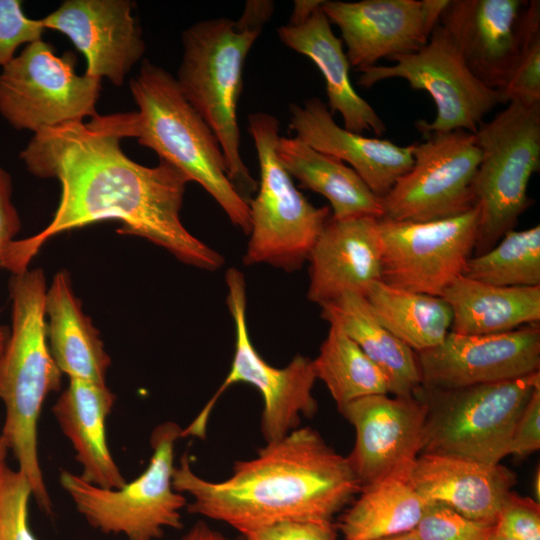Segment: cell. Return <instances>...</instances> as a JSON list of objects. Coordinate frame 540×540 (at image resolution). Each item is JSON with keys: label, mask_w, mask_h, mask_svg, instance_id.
<instances>
[{"label": "cell", "mask_w": 540, "mask_h": 540, "mask_svg": "<svg viewBox=\"0 0 540 540\" xmlns=\"http://www.w3.org/2000/svg\"><path fill=\"white\" fill-rule=\"evenodd\" d=\"M359 498L341 516L345 540H374L415 530L431 503L395 474L362 486Z\"/></svg>", "instance_id": "cell-29"}, {"label": "cell", "mask_w": 540, "mask_h": 540, "mask_svg": "<svg viewBox=\"0 0 540 540\" xmlns=\"http://www.w3.org/2000/svg\"><path fill=\"white\" fill-rule=\"evenodd\" d=\"M182 540H231L222 533L212 529L205 522H197Z\"/></svg>", "instance_id": "cell-41"}, {"label": "cell", "mask_w": 540, "mask_h": 540, "mask_svg": "<svg viewBox=\"0 0 540 540\" xmlns=\"http://www.w3.org/2000/svg\"><path fill=\"white\" fill-rule=\"evenodd\" d=\"M462 276L495 286H540V226L506 232L492 248L470 257Z\"/></svg>", "instance_id": "cell-32"}, {"label": "cell", "mask_w": 540, "mask_h": 540, "mask_svg": "<svg viewBox=\"0 0 540 540\" xmlns=\"http://www.w3.org/2000/svg\"><path fill=\"white\" fill-rule=\"evenodd\" d=\"M137 111L100 115L103 124L122 138L157 153L199 183L223 209L230 222L249 235V204L231 183L226 161L212 129L182 94L176 78L143 61L130 79Z\"/></svg>", "instance_id": "cell-3"}, {"label": "cell", "mask_w": 540, "mask_h": 540, "mask_svg": "<svg viewBox=\"0 0 540 540\" xmlns=\"http://www.w3.org/2000/svg\"><path fill=\"white\" fill-rule=\"evenodd\" d=\"M172 484L191 496L189 513L224 522L242 536L282 521L332 522L362 488L347 458L309 427L267 442L223 481L195 474L185 454Z\"/></svg>", "instance_id": "cell-2"}, {"label": "cell", "mask_w": 540, "mask_h": 540, "mask_svg": "<svg viewBox=\"0 0 540 540\" xmlns=\"http://www.w3.org/2000/svg\"><path fill=\"white\" fill-rule=\"evenodd\" d=\"M495 530L514 540H540V505L510 491L505 497Z\"/></svg>", "instance_id": "cell-37"}, {"label": "cell", "mask_w": 540, "mask_h": 540, "mask_svg": "<svg viewBox=\"0 0 540 540\" xmlns=\"http://www.w3.org/2000/svg\"><path fill=\"white\" fill-rule=\"evenodd\" d=\"M378 220L356 216L327 221L309 261V301L319 306L345 293L365 296L381 280Z\"/></svg>", "instance_id": "cell-21"}, {"label": "cell", "mask_w": 540, "mask_h": 540, "mask_svg": "<svg viewBox=\"0 0 540 540\" xmlns=\"http://www.w3.org/2000/svg\"><path fill=\"white\" fill-rule=\"evenodd\" d=\"M527 1L450 0L439 25L448 33L472 74L499 90L517 57L520 20Z\"/></svg>", "instance_id": "cell-19"}, {"label": "cell", "mask_w": 540, "mask_h": 540, "mask_svg": "<svg viewBox=\"0 0 540 540\" xmlns=\"http://www.w3.org/2000/svg\"><path fill=\"white\" fill-rule=\"evenodd\" d=\"M413 143V165L381 198L383 217L427 222L475 206L473 182L481 160L475 134L465 130L423 134Z\"/></svg>", "instance_id": "cell-13"}, {"label": "cell", "mask_w": 540, "mask_h": 540, "mask_svg": "<svg viewBox=\"0 0 540 540\" xmlns=\"http://www.w3.org/2000/svg\"><path fill=\"white\" fill-rule=\"evenodd\" d=\"M134 7L130 0H66L42 22L83 54L85 75L121 86L145 52Z\"/></svg>", "instance_id": "cell-17"}, {"label": "cell", "mask_w": 540, "mask_h": 540, "mask_svg": "<svg viewBox=\"0 0 540 540\" xmlns=\"http://www.w3.org/2000/svg\"><path fill=\"white\" fill-rule=\"evenodd\" d=\"M272 1H247L238 20H201L182 33L176 81L221 146L228 177L249 204L258 183L240 153L237 106L246 57L273 13Z\"/></svg>", "instance_id": "cell-5"}, {"label": "cell", "mask_w": 540, "mask_h": 540, "mask_svg": "<svg viewBox=\"0 0 540 540\" xmlns=\"http://www.w3.org/2000/svg\"><path fill=\"white\" fill-rule=\"evenodd\" d=\"M500 103L540 104V2H527L520 20V43L505 84L497 90Z\"/></svg>", "instance_id": "cell-33"}, {"label": "cell", "mask_w": 540, "mask_h": 540, "mask_svg": "<svg viewBox=\"0 0 540 540\" xmlns=\"http://www.w3.org/2000/svg\"><path fill=\"white\" fill-rule=\"evenodd\" d=\"M289 128L317 151L338 158L362 178L379 198L413 165V145L399 146L387 139L366 137L340 127L318 98L291 104Z\"/></svg>", "instance_id": "cell-22"}, {"label": "cell", "mask_w": 540, "mask_h": 540, "mask_svg": "<svg viewBox=\"0 0 540 540\" xmlns=\"http://www.w3.org/2000/svg\"><path fill=\"white\" fill-rule=\"evenodd\" d=\"M46 278L41 268L13 274L9 282L11 329L0 355L1 435L31 486L33 498L52 514L38 453V421L46 397L61 386L62 372L46 335Z\"/></svg>", "instance_id": "cell-4"}, {"label": "cell", "mask_w": 540, "mask_h": 540, "mask_svg": "<svg viewBox=\"0 0 540 540\" xmlns=\"http://www.w3.org/2000/svg\"><path fill=\"white\" fill-rule=\"evenodd\" d=\"M478 225L476 205L462 214L427 222L379 218L381 281L442 296L472 257Z\"/></svg>", "instance_id": "cell-14"}, {"label": "cell", "mask_w": 540, "mask_h": 540, "mask_svg": "<svg viewBox=\"0 0 540 540\" xmlns=\"http://www.w3.org/2000/svg\"><path fill=\"white\" fill-rule=\"evenodd\" d=\"M120 140L98 114L88 122L33 135L19 158L34 176L60 182V201L43 230L12 242L1 268L12 275L22 273L50 238L108 220L120 222L118 233L144 238L185 264L209 271L224 264L219 252L182 224L189 178L164 160L153 167L133 161L122 151Z\"/></svg>", "instance_id": "cell-1"}, {"label": "cell", "mask_w": 540, "mask_h": 540, "mask_svg": "<svg viewBox=\"0 0 540 540\" xmlns=\"http://www.w3.org/2000/svg\"><path fill=\"white\" fill-rule=\"evenodd\" d=\"M421 387L455 389L540 372L539 323L489 335L450 331L437 346L416 353Z\"/></svg>", "instance_id": "cell-15"}, {"label": "cell", "mask_w": 540, "mask_h": 540, "mask_svg": "<svg viewBox=\"0 0 540 540\" xmlns=\"http://www.w3.org/2000/svg\"><path fill=\"white\" fill-rule=\"evenodd\" d=\"M540 448V386L522 410L512 436L510 455L526 457Z\"/></svg>", "instance_id": "cell-39"}, {"label": "cell", "mask_w": 540, "mask_h": 540, "mask_svg": "<svg viewBox=\"0 0 540 540\" xmlns=\"http://www.w3.org/2000/svg\"><path fill=\"white\" fill-rule=\"evenodd\" d=\"M115 401L116 395L106 384L69 379L68 386L52 407L82 468L80 476L106 489L120 488L126 483L112 457L106 436V420Z\"/></svg>", "instance_id": "cell-24"}, {"label": "cell", "mask_w": 540, "mask_h": 540, "mask_svg": "<svg viewBox=\"0 0 540 540\" xmlns=\"http://www.w3.org/2000/svg\"><path fill=\"white\" fill-rule=\"evenodd\" d=\"M21 0H0V67L8 64L22 45L42 39V19L29 18Z\"/></svg>", "instance_id": "cell-36"}, {"label": "cell", "mask_w": 540, "mask_h": 540, "mask_svg": "<svg viewBox=\"0 0 540 540\" xmlns=\"http://www.w3.org/2000/svg\"><path fill=\"white\" fill-rule=\"evenodd\" d=\"M227 306L235 327V351L223 383L186 428L183 435L205 438L209 416L222 393L231 385L246 383L262 396L261 432L266 443L279 440L298 428L301 415L313 416L317 402L312 390L316 381L313 362L297 355L283 368L267 363L254 347L246 318V284L244 275L236 268L225 274Z\"/></svg>", "instance_id": "cell-10"}, {"label": "cell", "mask_w": 540, "mask_h": 540, "mask_svg": "<svg viewBox=\"0 0 540 540\" xmlns=\"http://www.w3.org/2000/svg\"><path fill=\"white\" fill-rule=\"evenodd\" d=\"M539 386L540 372L455 389L420 387L415 394L427 406L420 454L499 464L510 455L516 422Z\"/></svg>", "instance_id": "cell-6"}, {"label": "cell", "mask_w": 540, "mask_h": 540, "mask_svg": "<svg viewBox=\"0 0 540 540\" xmlns=\"http://www.w3.org/2000/svg\"><path fill=\"white\" fill-rule=\"evenodd\" d=\"M407 480L429 503L442 504L469 519L495 525L516 476L500 464L420 454L408 471Z\"/></svg>", "instance_id": "cell-23"}, {"label": "cell", "mask_w": 540, "mask_h": 540, "mask_svg": "<svg viewBox=\"0 0 540 540\" xmlns=\"http://www.w3.org/2000/svg\"><path fill=\"white\" fill-rule=\"evenodd\" d=\"M489 540H514V539H512V538H510V537H508V536H505V535H503V534H501V533H499V532H497V531L495 530V528H494V531H493V533L491 534V537H490Z\"/></svg>", "instance_id": "cell-46"}, {"label": "cell", "mask_w": 540, "mask_h": 540, "mask_svg": "<svg viewBox=\"0 0 540 540\" xmlns=\"http://www.w3.org/2000/svg\"><path fill=\"white\" fill-rule=\"evenodd\" d=\"M7 452H8V448L0 432V463L3 461H6Z\"/></svg>", "instance_id": "cell-44"}, {"label": "cell", "mask_w": 540, "mask_h": 540, "mask_svg": "<svg viewBox=\"0 0 540 540\" xmlns=\"http://www.w3.org/2000/svg\"><path fill=\"white\" fill-rule=\"evenodd\" d=\"M494 528L445 505L431 503L414 532L419 540H489Z\"/></svg>", "instance_id": "cell-35"}, {"label": "cell", "mask_w": 540, "mask_h": 540, "mask_svg": "<svg viewBox=\"0 0 540 540\" xmlns=\"http://www.w3.org/2000/svg\"><path fill=\"white\" fill-rule=\"evenodd\" d=\"M322 9L339 28L350 66L357 71L384 57L418 51L432 32L422 0H323Z\"/></svg>", "instance_id": "cell-18"}, {"label": "cell", "mask_w": 540, "mask_h": 540, "mask_svg": "<svg viewBox=\"0 0 540 540\" xmlns=\"http://www.w3.org/2000/svg\"><path fill=\"white\" fill-rule=\"evenodd\" d=\"M481 160L473 182L481 254L514 229L531 205L528 185L540 170V104L511 102L474 133Z\"/></svg>", "instance_id": "cell-8"}, {"label": "cell", "mask_w": 540, "mask_h": 540, "mask_svg": "<svg viewBox=\"0 0 540 540\" xmlns=\"http://www.w3.org/2000/svg\"><path fill=\"white\" fill-rule=\"evenodd\" d=\"M279 130L274 115L256 112L248 116L260 183L249 203L251 228L243 263L268 264L291 272L308 260L331 213L328 206L310 203L280 164L276 155Z\"/></svg>", "instance_id": "cell-7"}, {"label": "cell", "mask_w": 540, "mask_h": 540, "mask_svg": "<svg viewBox=\"0 0 540 540\" xmlns=\"http://www.w3.org/2000/svg\"><path fill=\"white\" fill-rule=\"evenodd\" d=\"M381 324L415 353L439 345L450 332L452 310L441 296L373 283L365 296Z\"/></svg>", "instance_id": "cell-30"}, {"label": "cell", "mask_w": 540, "mask_h": 540, "mask_svg": "<svg viewBox=\"0 0 540 540\" xmlns=\"http://www.w3.org/2000/svg\"><path fill=\"white\" fill-rule=\"evenodd\" d=\"M441 297L451 307V331L457 334H497L540 321V286H495L461 275Z\"/></svg>", "instance_id": "cell-27"}, {"label": "cell", "mask_w": 540, "mask_h": 540, "mask_svg": "<svg viewBox=\"0 0 540 540\" xmlns=\"http://www.w3.org/2000/svg\"><path fill=\"white\" fill-rule=\"evenodd\" d=\"M322 3L323 0L294 1L289 22L277 28L278 37L285 46L307 56L318 67L325 80L330 112L341 115L346 130L359 134L371 131L381 136L386 126L354 89L342 40L333 33Z\"/></svg>", "instance_id": "cell-20"}, {"label": "cell", "mask_w": 540, "mask_h": 540, "mask_svg": "<svg viewBox=\"0 0 540 540\" xmlns=\"http://www.w3.org/2000/svg\"><path fill=\"white\" fill-rule=\"evenodd\" d=\"M320 307L321 317L340 328L381 370L389 393L411 396L421 387L416 353L381 324L364 296L345 293Z\"/></svg>", "instance_id": "cell-26"}, {"label": "cell", "mask_w": 540, "mask_h": 540, "mask_svg": "<svg viewBox=\"0 0 540 540\" xmlns=\"http://www.w3.org/2000/svg\"><path fill=\"white\" fill-rule=\"evenodd\" d=\"M247 540H337L332 522L282 521L243 536Z\"/></svg>", "instance_id": "cell-38"}, {"label": "cell", "mask_w": 540, "mask_h": 540, "mask_svg": "<svg viewBox=\"0 0 540 540\" xmlns=\"http://www.w3.org/2000/svg\"><path fill=\"white\" fill-rule=\"evenodd\" d=\"M9 335V328L0 325V355L5 347Z\"/></svg>", "instance_id": "cell-43"}, {"label": "cell", "mask_w": 540, "mask_h": 540, "mask_svg": "<svg viewBox=\"0 0 540 540\" xmlns=\"http://www.w3.org/2000/svg\"><path fill=\"white\" fill-rule=\"evenodd\" d=\"M32 489L25 476L0 463V540H38L29 525Z\"/></svg>", "instance_id": "cell-34"}, {"label": "cell", "mask_w": 540, "mask_h": 540, "mask_svg": "<svg viewBox=\"0 0 540 540\" xmlns=\"http://www.w3.org/2000/svg\"><path fill=\"white\" fill-rule=\"evenodd\" d=\"M312 362L316 378L326 385L338 410L363 397L389 394V385L381 370L335 325H330L319 354Z\"/></svg>", "instance_id": "cell-31"}, {"label": "cell", "mask_w": 540, "mask_h": 540, "mask_svg": "<svg viewBox=\"0 0 540 540\" xmlns=\"http://www.w3.org/2000/svg\"><path fill=\"white\" fill-rule=\"evenodd\" d=\"M13 181L8 171L0 167V268L21 229L19 213L13 202Z\"/></svg>", "instance_id": "cell-40"}, {"label": "cell", "mask_w": 540, "mask_h": 540, "mask_svg": "<svg viewBox=\"0 0 540 540\" xmlns=\"http://www.w3.org/2000/svg\"><path fill=\"white\" fill-rule=\"evenodd\" d=\"M72 51L58 56L41 40L26 45L0 71V115L33 134L97 115L101 79L76 73Z\"/></svg>", "instance_id": "cell-11"}, {"label": "cell", "mask_w": 540, "mask_h": 540, "mask_svg": "<svg viewBox=\"0 0 540 540\" xmlns=\"http://www.w3.org/2000/svg\"><path fill=\"white\" fill-rule=\"evenodd\" d=\"M239 540H247V539L242 536Z\"/></svg>", "instance_id": "cell-47"}, {"label": "cell", "mask_w": 540, "mask_h": 540, "mask_svg": "<svg viewBox=\"0 0 540 540\" xmlns=\"http://www.w3.org/2000/svg\"><path fill=\"white\" fill-rule=\"evenodd\" d=\"M339 412L355 428V444L346 458L362 486L408 474L423 444L427 406L419 396L372 395Z\"/></svg>", "instance_id": "cell-16"}, {"label": "cell", "mask_w": 540, "mask_h": 540, "mask_svg": "<svg viewBox=\"0 0 540 540\" xmlns=\"http://www.w3.org/2000/svg\"><path fill=\"white\" fill-rule=\"evenodd\" d=\"M182 431L175 422L159 424L150 437L148 466L120 488H101L65 470L59 482L93 528L127 540H158L166 529L183 528L181 510L188 502L172 484L175 444Z\"/></svg>", "instance_id": "cell-9"}, {"label": "cell", "mask_w": 540, "mask_h": 540, "mask_svg": "<svg viewBox=\"0 0 540 540\" xmlns=\"http://www.w3.org/2000/svg\"><path fill=\"white\" fill-rule=\"evenodd\" d=\"M539 481H540V471H539V469H537V472H536L535 478H534V491H535V495L537 496L538 500H539V497H540Z\"/></svg>", "instance_id": "cell-45"}, {"label": "cell", "mask_w": 540, "mask_h": 540, "mask_svg": "<svg viewBox=\"0 0 540 540\" xmlns=\"http://www.w3.org/2000/svg\"><path fill=\"white\" fill-rule=\"evenodd\" d=\"M45 314L49 350L62 374L69 379L106 384L110 356L99 330L83 312L66 271H59L47 289Z\"/></svg>", "instance_id": "cell-25"}, {"label": "cell", "mask_w": 540, "mask_h": 540, "mask_svg": "<svg viewBox=\"0 0 540 540\" xmlns=\"http://www.w3.org/2000/svg\"><path fill=\"white\" fill-rule=\"evenodd\" d=\"M276 155L282 167L298 180L301 187L329 201L333 218L383 217L381 198L338 158L315 150L297 137H280Z\"/></svg>", "instance_id": "cell-28"}, {"label": "cell", "mask_w": 540, "mask_h": 540, "mask_svg": "<svg viewBox=\"0 0 540 540\" xmlns=\"http://www.w3.org/2000/svg\"><path fill=\"white\" fill-rule=\"evenodd\" d=\"M374 540H419L417 535L415 534L414 530L411 532L394 535V536H388L383 538H378Z\"/></svg>", "instance_id": "cell-42"}, {"label": "cell", "mask_w": 540, "mask_h": 540, "mask_svg": "<svg viewBox=\"0 0 540 540\" xmlns=\"http://www.w3.org/2000/svg\"><path fill=\"white\" fill-rule=\"evenodd\" d=\"M392 60L395 63L390 66L359 70L358 84L368 88L386 79L401 78L413 89L426 91L434 100L436 116L431 122L415 123L422 134L454 130L475 133L484 116L500 103L498 91L472 74L439 24L422 48Z\"/></svg>", "instance_id": "cell-12"}]
</instances>
